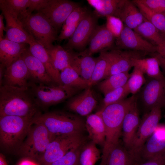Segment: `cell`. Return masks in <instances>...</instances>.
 <instances>
[{
	"label": "cell",
	"mask_w": 165,
	"mask_h": 165,
	"mask_svg": "<svg viewBox=\"0 0 165 165\" xmlns=\"http://www.w3.org/2000/svg\"><path fill=\"white\" fill-rule=\"evenodd\" d=\"M28 90L2 85L0 87V116H14L34 118L40 112Z\"/></svg>",
	"instance_id": "6da1fadb"
},
{
	"label": "cell",
	"mask_w": 165,
	"mask_h": 165,
	"mask_svg": "<svg viewBox=\"0 0 165 165\" xmlns=\"http://www.w3.org/2000/svg\"><path fill=\"white\" fill-rule=\"evenodd\" d=\"M134 101L131 96L103 107L100 110L105 129V139L101 159L119 142L125 116Z\"/></svg>",
	"instance_id": "7a4b0ae2"
},
{
	"label": "cell",
	"mask_w": 165,
	"mask_h": 165,
	"mask_svg": "<svg viewBox=\"0 0 165 165\" xmlns=\"http://www.w3.org/2000/svg\"><path fill=\"white\" fill-rule=\"evenodd\" d=\"M33 121L43 124L55 136L82 134L86 129L85 122L81 118L64 112L40 113L34 118Z\"/></svg>",
	"instance_id": "3957f363"
},
{
	"label": "cell",
	"mask_w": 165,
	"mask_h": 165,
	"mask_svg": "<svg viewBox=\"0 0 165 165\" xmlns=\"http://www.w3.org/2000/svg\"><path fill=\"white\" fill-rule=\"evenodd\" d=\"M33 119L14 116H0L1 147L8 151H17L28 134Z\"/></svg>",
	"instance_id": "277c9868"
},
{
	"label": "cell",
	"mask_w": 165,
	"mask_h": 165,
	"mask_svg": "<svg viewBox=\"0 0 165 165\" xmlns=\"http://www.w3.org/2000/svg\"><path fill=\"white\" fill-rule=\"evenodd\" d=\"M56 136L50 133L42 123L33 121L28 134L17 151L38 162L50 143Z\"/></svg>",
	"instance_id": "5b68a950"
},
{
	"label": "cell",
	"mask_w": 165,
	"mask_h": 165,
	"mask_svg": "<svg viewBox=\"0 0 165 165\" xmlns=\"http://www.w3.org/2000/svg\"><path fill=\"white\" fill-rule=\"evenodd\" d=\"M28 90L38 107L45 108L72 97L79 89L64 85H47L31 82Z\"/></svg>",
	"instance_id": "8992f818"
},
{
	"label": "cell",
	"mask_w": 165,
	"mask_h": 165,
	"mask_svg": "<svg viewBox=\"0 0 165 165\" xmlns=\"http://www.w3.org/2000/svg\"><path fill=\"white\" fill-rule=\"evenodd\" d=\"M20 21L25 30L46 49L52 46L57 40V32L49 20L37 12L22 19Z\"/></svg>",
	"instance_id": "52a82bcc"
},
{
	"label": "cell",
	"mask_w": 165,
	"mask_h": 165,
	"mask_svg": "<svg viewBox=\"0 0 165 165\" xmlns=\"http://www.w3.org/2000/svg\"><path fill=\"white\" fill-rule=\"evenodd\" d=\"M161 108L156 107L144 114L128 151L138 164L141 151L147 139L159 124L161 117Z\"/></svg>",
	"instance_id": "ba28073f"
},
{
	"label": "cell",
	"mask_w": 165,
	"mask_h": 165,
	"mask_svg": "<svg viewBox=\"0 0 165 165\" xmlns=\"http://www.w3.org/2000/svg\"><path fill=\"white\" fill-rule=\"evenodd\" d=\"M136 96L137 105L142 107L144 115L156 107H165V79L147 77L145 83Z\"/></svg>",
	"instance_id": "9c48e42d"
},
{
	"label": "cell",
	"mask_w": 165,
	"mask_h": 165,
	"mask_svg": "<svg viewBox=\"0 0 165 165\" xmlns=\"http://www.w3.org/2000/svg\"><path fill=\"white\" fill-rule=\"evenodd\" d=\"M100 53L99 57L105 59L108 64L106 78L113 75L129 72L133 67V59L144 58L147 54L141 52L127 50H122L117 48L106 49Z\"/></svg>",
	"instance_id": "30bf717a"
},
{
	"label": "cell",
	"mask_w": 165,
	"mask_h": 165,
	"mask_svg": "<svg viewBox=\"0 0 165 165\" xmlns=\"http://www.w3.org/2000/svg\"><path fill=\"white\" fill-rule=\"evenodd\" d=\"M86 141V138L82 134L57 136L50 143L38 163L40 165H49Z\"/></svg>",
	"instance_id": "8fae6325"
},
{
	"label": "cell",
	"mask_w": 165,
	"mask_h": 165,
	"mask_svg": "<svg viewBox=\"0 0 165 165\" xmlns=\"http://www.w3.org/2000/svg\"><path fill=\"white\" fill-rule=\"evenodd\" d=\"M79 5L68 0H49L45 7L38 11L49 21L58 32L66 19Z\"/></svg>",
	"instance_id": "7c38bea8"
},
{
	"label": "cell",
	"mask_w": 165,
	"mask_h": 165,
	"mask_svg": "<svg viewBox=\"0 0 165 165\" xmlns=\"http://www.w3.org/2000/svg\"><path fill=\"white\" fill-rule=\"evenodd\" d=\"M97 17L88 12L81 20L74 33L68 39L64 48L68 50H82L89 43L97 25Z\"/></svg>",
	"instance_id": "4fadbf2b"
},
{
	"label": "cell",
	"mask_w": 165,
	"mask_h": 165,
	"mask_svg": "<svg viewBox=\"0 0 165 165\" xmlns=\"http://www.w3.org/2000/svg\"><path fill=\"white\" fill-rule=\"evenodd\" d=\"M116 38V45L119 49L140 51L147 54L156 52V46L144 39L134 30L125 26Z\"/></svg>",
	"instance_id": "5bb4252c"
},
{
	"label": "cell",
	"mask_w": 165,
	"mask_h": 165,
	"mask_svg": "<svg viewBox=\"0 0 165 165\" xmlns=\"http://www.w3.org/2000/svg\"><path fill=\"white\" fill-rule=\"evenodd\" d=\"M29 79H31L30 73L21 56L5 69L2 86L28 89Z\"/></svg>",
	"instance_id": "9a60e30c"
},
{
	"label": "cell",
	"mask_w": 165,
	"mask_h": 165,
	"mask_svg": "<svg viewBox=\"0 0 165 165\" xmlns=\"http://www.w3.org/2000/svg\"><path fill=\"white\" fill-rule=\"evenodd\" d=\"M164 152L165 125L159 124L147 140L141 151L139 164Z\"/></svg>",
	"instance_id": "2e32d148"
},
{
	"label": "cell",
	"mask_w": 165,
	"mask_h": 165,
	"mask_svg": "<svg viewBox=\"0 0 165 165\" xmlns=\"http://www.w3.org/2000/svg\"><path fill=\"white\" fill-rule=\"evenodd\" d=\"M0 9L6 20L5 38L18 43L29 44L35 39L24 28L19 20L3 8Z\"/></svg>",
	"instance_id": "e0dca14e"
},
{
	"label": "cell",
	"mask_w": 165,
	"mask_h": 165,
	"mask_svg": "<svg viewBox=\"0 0 165 165\" xmlns=\"http://www.w3.org/2000/svg\"><path fill=\"white\" fill-rule=\"evenodd\" d=\"M115 38L105 25H97L90 39L88 48L81 52L92 56L94 53L109 48L112 46Z\"/></svg>",
	"instance_id": "ac0fdd59"
},
{
	"label": "cell",
	"mask_w": 165,
	"mask_h": 165,
	"mask_svg": "<svg viewBox=\"0 0 165 165\" xmlns=\"http://www.w3.org/2000/svg\"><path fill=\"white\" fill-rule=\"evenodd\" d=\"M141 120L136 96L135 101L125 116L122 124L123 145L128 151L130 148Z\"/></svg>",
	"instance_id": "d6986e66"
},
{
	"label": "cell",
	"mask_w": 165,
	"mask_h": 165,
	"mask_svg": "<svg viewBox=\"0 0 165 165\" xmlns=\"http://www.w3.org/2000/svg\"><path fill=\"white\" fill-rule=\"evenodd\" d=\"M97 104V101L91 87H89L79 94L71 98L68 101L67 107L70 111L81 116H86L89 115Z\"/></svg>",
	"instance_id": "ffe728a7"
},
{
	"label": "cell",
	"mask_w": 165,
	"mask_h": 165,
	"mask_svg": "<svg viewBox=\"0 0 165 165\" xmlns=\"http://www.w3.org/2000/svg\"><path fill=\"white\" fill-rule=\"evenodd\" d=\"M30 73L32 82L38 84L51 85L54 83L43 64L27 49L22 55Z\"/></svg>",
	"instance_id": "44dd1931"
},
{
	"label": "cell",
	"mask_w": 165,
	"mask_h": 165,
	"mask_svg": "<svg viewBox=\"0 0 165 165\" xmlns=\"http://www.w3.org/2000/svg\"><path fill=\"white\" fill-rule=\"evenodd\" d=\"M27 44L6 38L0 40V61L6 68L18 59L28 48Z\"/></svg>",
	"instance_id": "7402d4cb"
},
{
	"label": "cell",
	"mask_w": 165,
	"mask_h": 165,
	"mask_svg": "<svg viewBox=\"0 0 165 165\" xmlns=\"http://www.w3.org/2000/svg\"><path fill=\"white\" fill-rule=\"evenodd\" d=\"M85 127L91 141L103 147L105 141V129L100 111L87 116Z\"/></svg>",
	"instance_id": "603a6c76"
},
{
	"label": "cell",
	"mask_w": 165,
	"mask_h": 165,
	"mask_svg": "<svg viewBox=\"0 0 165 165\" xmlns=\"http://www.w3.org/2000/svg\"><path fill=\"white\" fill-rule=\"evenodd\" d=\"M117 17L125 26L134 29L144 20L145 18L132 1L122 0Z\"/></svg>",
	"instance_id": "cb8c5ba5"
},
{
	"label": "cell",
	"mask_w": 165,
	"mask_h": 165,
	"mask_svg": "<svg viewBox=\"0 0 165 165\" xmlns=\"http://www.w3.org/2000/svg\"><path fill=\"white\" fill-rule=\"evenodd\" d=\"M29 45L30 52L43 64L54 82L57 85H63L61 79L60 72L54 67L46 48L35 40Z\"/></svg>",
	"instance_id": "d4e9b609"
},
{
	"label": "cell",
	"mask_w": 165,
	"mask_h": 165,
	"mask_svg": "<svg viewBox=\"0 0 165 165\" xmlns=\"http://www.w3.org/2000/svg\"><path fill=\"white\" fill-rule=\"evenodd\" d=\"M46 50L54 67L60 72L71 66L77 53L72 50L66 49L59 45H53Z\"/></svg>",
	"instance_id": "484cf974"
},
{
	"label": "cell",
	"mask_w": 165,
	"mask_h": 165,
	"mask_svg": "<svg viewBox=\"0 0 165 165\" xmlns=\"http://www.w3.org/2000/svg\"><path fill=\"white\" fill-rule=\"evenodd\" d=\"M99 165H137L128 150L119 142L107 156L101 159Z\"/></svg>",
	"instance_id": "4316f807"
},
{
	"label": "cell",
	"mask_w": 165,
	"mask_h": 165,
	"mask_svg": "<svg viewBox=\"0 0 165 165\" xmlns=\"http://www.w3.org/2000/svg\"><path fill=\"white\" fill-rule=\"evenodd\" d=\"M97 60V58L84 54L80 52L77 53L70 66L81 77L88 82Z\"/></svg>",
	"instance_id": "83f0119b"
},
{
	"label": "cell",
	"mask_w": 165,
	"mask_h": 165,
	"mask_svg": "<svg viewBox=\"0 0 165 165\" xmlns=\"http://www.w3.org/2000/svg\"><path fill=\"white\" fill-rule=\"evenodd\" d=\"M88 12L86 9L80 6L74 9L63 24L57 40L61 41L69 38L74 33L81 20Z\"/></svg>",
	"instance_id": "f1b7e54d"
},
{
	"label": "cell",
	"mask_w": 165,
	"mask_h": 165,
	"mask_svg": "<svg viewBox=\"0 0 165 165\" xmlns=\"http://www.w3.org/2000/svg\"><path fill=\"white\" fill-rule=\"evenodd\" d=\"M122 0H87L95 9L94 13L98 17L113 16L118 17Z\"/></svg>",
	"instance_id": "f546056e"
},
{
	"label": "cell",
	"mask_w": 165,
	"mask_h": 165,
	"mask_svg": "<svg viewBox=\"0 0 165 165\" xmlns=\"http://www.w3.org/2000/svg\"><path fill=\"white\" fill-rule=\"evenodd\" d=\"M133 67L138 68L147 77L158 79H165L161 72L158 59L154 57L147 58L133 59Z\"/></svg>",
	"instance_id": "4dcf8cb0"
},
{
	"label": "cell",
	"mask_w": 165,
	"mask_h": 165,
	"mask_svg": "<svg viewBox=\"0 0 165 165\" xmlns=\"http://www.w3.org/2000/svg\"><path fill=\"white\" fill-rule=\"evenodd\" d=\"M134 30L141 36L153 42L156 46L165 43V34L145 18L144 21Z\"/></svg>",
	"instance_id": "1f68e13d"
},
{
	"label": "cell",
	"mask_w": 165,
	"mask_h": 165,
	"mask_svg": "<svg viewBox=\"0 0 165 165\" xmlns=\"http://www.w3.org/2000/svg\"><path fill=\"white\" fill-rule=\"evenodd\" d=\"M139 9L144 18L153 25L162 33L165 34V16L153 11L140 2L132 0Z\"/></svg>",
	"instance_id": "d6a6232c"
},
{
	"label": "cell",
	"mask_w": 165,
	"mask_h": 165,
	"mask_svg": "<svg viewBox=\"0 0 165 165\" xmlns=\"http://www.w3.org/2000/svg\"><path fill=\"white\" fill-rule=\"evenodd\" d=\"M130 75L129 72L112 75L99 83L98 88L105 95L109 92L125 85Z\"/></svg>",
	"instance_id": "836d02e7"
},
{
	"label": "cell",
	"mask_w": 165,
	"mask_h": 165,
	"mask_svg": "<svg viewBox=\"0 0 165 165\" xmlns=\"http://www.w3.org/2000/svg\"><path fill=\"white\" fill-rule=\"evenodd\" d=\"M61 79L63 85L81 90L89 87L88 81L81 77L71 66L60 72Z\"/></svg>",
	"instance_id": "e575fe53"
},
{
	"label": "cell",
	"mask_w": 165,
	"mask_h": 165,
	"mask_svg": "<svg viewBox=\"0 0 165 165\" xmlns=\"http://www.w3.org/2000/svg\"><path fill=\"white\" fill-rule=\"evenodd\" d=\"M29 0H0V8L4 9L20 20L28 16Z\"/></svg>",
	"instance_id": "d590c367"
},
{
	"label": "cell",
	"mask_w": 165,
	"mask_h": 165,
	"mask_svg": "<svg viewBox=\"0 0 165 165\" xmlns=\"http://www.w3.org/2000/svg\"><path fill=\"white\" fill-rule=\"evenodd\" d=\"M92 141L85 142L82 147L79 157V165H94L100 158V152Z\"/></svg>",
	"instance_id": "8d00e7d4"
},
{
	"label": "cell",
	"mask_w": 165,
	"mask_h": 165,
	"mask_svg": "<svg viewBox=\"0 0 165 165\" xmlns=\"http://www.w3.org/2000/svg\"><path fill=\"white\" fill-rule=\"evenodd\" d=\"M126 83L130 94H137L145 83L146 79L144 74L138 67L134 66Z\"/></svg>",
	"instance_id": "74e56055"
},
{
	"label": "cell",
	"mask_w": 165,
	"mask_h": 165,
	"mask_svg": "<svg viewBox=\"0 0 165 165\" xmlns=\"http://www.w3.org/2000/svg\"><path fill=\"white\" fill-rule=\"evenodd\" d=\"M86 142L72 148L61 158L49 165H79L80 154L83 145Z\"/></svg>",
	"instance_id": "f35d334b"
},
{
	"label": "cell",
	"mask_w": 165,
	"mask_h": 165,
	"mask_svg": "<svg viewBox=\"0 0 165 165\" xmlns=\"http://www.w3.org/2000/svg\"><path fill=\"white\" fill-rule=\"evenodd\" d=\"M108 67L107 61L99 57L91 77L88 82L89 86L91 87L101 79H105Z\"/></svg>",
	"instance_id": "ab89813d"
},
{
	"label": "cell",
	"mask_w": 165,
	"mask_h": 165,
	"mask_svg": "<svg viewBox=\"0 0 165 165\" xmlns=\"http://www.w3.org/2000/svg\"><path fill=\"white\" fill-rule=\"evenodd\" d=\"M130 94L126 84L109 92L104 95L103 107L126 98Z\"/></svg>",
	"instance_id": "60d3db41"
},
{
	"label": "cell",
	"mask_w": 165,
	"mask_h": 165,
	"mask_svg": "<svg viewBox=\"0 0 165 165\" xmlns=\"http://www.w3.org/2000/svg\"><path fill=\"white\" fill-rule=\"evenodd\" d=\"M106 27L115 38H118L124 26L123 22L119 18L113 16L106 17Z\"/></svg>",
	"instance_id": "b9f144b4"
},
{
	"label": "cell",
	"mask_w": 165,
	"mask_h": 165,
	"mask_svg": "<svg viewBox=\"0 0 165 165\" xmlns=\"http://www.w3.org/2000/svg\"><path fill=\"white\" fill-rule=\"evenodd\" d=\"M150 9L165 16V0H139Z\"/></svg>",
	"instance_id": "7bdbcfd3"
},
{
	"label": "cell",
	"mask_w": 165,
	"mask_h": 165,
	"mask_svg": "<svg viewBox=\"0 0 165 165\" xmlns=\"http://www.w3.org/2000/svg\"><path fill=\"white\" fill-rule=\"evenodd\" d=\"M49 1V0H29L27 9L28 15L31 14L34 10L38 12L44 8Z\"/></svg>",
	"instance_id": "ee69618b"
},
{
	"label": "cell",
	"mask_w": 165,
	"mask_h": 165,
	"mask_svg": "<svg viewBox=\"0 0 165 165\" xmlns=\"http://www.w3.org/2000/svg\"><path fill=\"white\" fill-rule=\"evenodd\" d=\"M137 165H165V152Z\"/></svg>",
	"instance_id": "f6af8a7d"
},
{
	"label": "cell",
	"mask_w": 165,
	"mask_h": 165,
	"mask_svg": "<svg viewBox=\"0 0 165 165\" xmlns=\"http://www.w3.org/2000/svg\"><path fill=\"white\" fill-rule=\"evenodd\" d=\"M151 54L152 56L157 58L159 61L160 66L165 72V57L161 56L156 52Z\"/></svg>",
	"instance_id": "bcb514c9"
},
{
	"label": "cell",
	"mask_w": 165,
	"mask_h": 165,
	"mask_svg": "<svg viewBox=\"0 0 165 165\" xmlns=\"http://www.w3.org/2000/svg\"><path fill=\"white\" fill-rule=\"evenodd\" d=\"M17 165H40V164L35 162V161L26 157L21 160Z\"/></svg>",
	"instance_id": "7dc6e473"
},
{
	"label": "cell",
	"mask_w": 165,
	"mask_h": 165,
	"mask_svg": "<svg viewBox=\"0 0 165 165\" xmlns=\"http://www.w3.org/2000/svg\"><path fill=\"white\" fill-rule=\"evenodd\" d=\"M4 16L2 13L0 15V40L4 38L3 36L4 31H5V27L3 22Z\"/></svg>",
	"instance_id": "c3c4849f"
},
{
	"label": "cell",
	"mask_w": 165,
	"mask_h": 165,
	"mask_svg": "<svg viewBox=\"0 0 165 165\" xmlns=\"http://www.w3.org/2000/svg\"><path fill=\"white\" fill-rule=\"evenodd\" d=\"M161 56L165 57V43L156 46V52Z\"/></svg>",
	"instance_id": "681fc988"
},
{
	"label": "cell",
	"mask_w": 165,
	"mask_h": 165,
	"mask_svg": "<svg viewBox=\"0 0 165 165\" xmlns=\"http://www.w3.org/2000/svg\"><path fill=\"white\" fill-rule=\"evenodd\" d=\"M0 165H8L5 156L2 153L0 154Z\"/></svg>",
	"instance_id": "f907efd6"
},
{
	"label": "cell",
	"mask_w": 165,
	"mask_h": 165,
	"mask_svg": "<svg viewBox=\"0 0 165 165\" xmlns=\"http://www.w3.org/2000/svg\"></svg>",
	"instance_id": "816d5d0a"
}]
</instances>
